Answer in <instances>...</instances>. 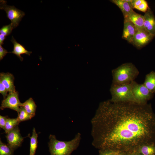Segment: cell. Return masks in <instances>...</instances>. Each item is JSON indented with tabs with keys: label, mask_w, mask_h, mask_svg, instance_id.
<instances>
[{
	"label": "cell",
	"mask_w": 155,
	"mask_h": 155,
	"mask_svg": "<svg viewBox=\"0 0 155 155\" xmlns=\"http://www.w3.org/2000/svg\"><path fill=\"white\" fill-rule=\"evenodd\" d=\"M91 122L92 144L99 150L132 154L155 144V114L147 103L103 102Z\"/></svg>",
	"instance_id": "obj_1"
},
{
	"label": "cell",
	"mask_w": 155,
	"mask_h": 155,
	"mask_svg": "<svg viewBox=\"0 0 155 155\" xmlns=\"http://www.w3.org/2000/svg\"><path fill=\"white\" fill-rule=\"evenodd\" d=\"M48 143L51 155H71L79 145L81 134L78 133L71 140L68 141L58 140L54 135L51 134Z\"/></svg>",
	"instance_id": "obj_2"
},
{
	"label": "cell",
	"mask_w": 155,
	"mask_h": 155,
	"mask_svg": "<svg viewBox=\"0 0 155 155\" xmlns=\"http://www.w3.org/2000/svg\"><path fill=\"white\" fill-rule=\"evenodd\" d=\"M139 72L131 63H123L112 71V84L121 85L129 84L134 81Z\"/></svg>",
	"instance_id": "obj_3"
},
{
	"label": "cell",
	"mask_w": 155,
	"mask_h": 155,
	"mask_svg": "<svg viewBox=\"0 0 155 155\" xmlns=\"http://www.w3.org/2000/svg\"><path fill=\"white\" fill-rule=\"evenodd\" d=\"M131 87V82L121 85L112 84L110 89L112 96L110 100L114 102H136L132 92Z\"/></svg>",
	"instance_id": "obj_4"
},
{
	"label": "cell",
	"mask_w": 155,
	"mask_h": 155,
	"mask_svg": "<svg viewBox=\"0 0 155 155\" xmlns=\"http://www.w3.org/2000/svg\"><path fill=\"white\" fill-rule=\"evenodd\" d=\"M131 90L136 102L146 103L153 96L154 94L150 92L143 84H139L134 81L131 82Z\"/></svg>",
	"instance_id": "obj_5"
},
{
	"label": "cell",
	"mask_w": 155,
	"mask_h": 155,
	"mask_svg": "<svg viewBox=\"0 0 155 155\" xmlns=\"http://www.w3.org/2000/svg\"><path fill=\"white\" fill-rule=\"evenodd\" d=\"M0 2V9L5 11L7 17L11 21V24L13 28L18 26L25 15L24 12L17 9L14 6L7 5L6 1L1 0Z\"/></svg>",
	"instance_id": "obj_6"
},
{
	"label": "cell",
	"mask_w": 155,
	"mask_h": 155,
	"mask_svg": "<svg viewBox=\"0 0 155 155\" xmlns=\"http://www.w3.org/2000/svg\"><path fill=\"white\" fill-rule=\"evenodd\" d=\"M22 104L19 100L17 91L9 92L6 97L2 101L0 109L2 110L9 108L15 111L18 113Z\"/></svg>",
	"instance_id": "obj_7"
},
{
	"label": "cell",
	"mask_w": 155,
	"mask_h": 155,
	"mask_svg": "<svg viewBox=\"0 0 155 155\" xmlns=\"http://www.w3.org/2000/svg\"><path fill=\"white\" fill-rule=\"evenodd\" d=\"M154 37L144 28H137L131 43L140 49L147 45Z\"/></svg>",
	"instance_id": "obj_8"
},
{
	"label": "cell",
	"mask_w": 155,
	"mask_h": 155,
	"mask_svg": "<svg viewBox=\"0 0 155 155\" xmlns=\"http://www.w3.org/2000/svg\"><path fill=\"white\" fill-rule=\"evenodd\" d=\"M6 137L7 144L14 150L21 146L24 138L20 134L18 126L6 133Z\"/></svg>",
	"instance_id": "obj_9"
},
{
	"label": "cell",
	"mask_w": 155,
	"mask_h": 155,
	"mask_svg": "<svg viewBox=\"0 0 155 155\" xmlns=\"http://www.w3.org/2000/svg\"><path fill=\"white\" fill-rule=\"evenodd\" d=\"M144 28L154 36H155V17L149 8L143 16Z\"/></svg>",
	"instance_id": "obj_10"
},
{
	"label": "cell",
	"mask_w": 155,
	"mask_h": 155,
	"mask_svg": "<svg viewBox=\"0 0 155 155\" xmlns=\"http://www.w3.org/2000/svg\"><path fill=\"white\" fill-rule=\"evenodd\" d=\"M137 29L136 27L131 22L124 20L122 38L131 43Z\"/></svg>",
	"instance_id": "obj_11"
},
{
	"label": "cell",
	"mask_w": 155,
	"mask_h": 155,
	"mask_svg": "<svg viewBox=\"0 0 155 155\" xmlns=\"http://www.w3.org/2000/svg\"><path fill=\"white\" fill-rule=\"evenodd\" d=\"M14 77L9 73H1L0 81L5 87L8 92L16 91L14 84Z\"/></svg>",
	"instance_id": "obj_12"
},
{
	"label": "cell",
	"mask_w": 155,
	"mask_h": 155,
	"mask_svg": "<svg viewBox=\"0 0 155 155\" xmlns=\"http://www.w3.org/2000/svg\"><path fill=\"white\" fill-rule=\"evenodd\" d=\"M123 16L124 20L131 22L137 28H144V20L143 16L133 11Z\"/></svg>",
	"instance_id": "obj_13"
},
{
	"label": "cell",
	"mask_w": 155,
	"mask_h": 155,
	"mask_svg": "<svg viewBox=\"0 0 155 155\" xmlns=\"http://www.w3.org/2000/svg\"><path fill=\"white\" fill-rule=\"evenodd\" d=\"M11 41L13 44V51L9 53H12L16 55L21 61H22L23 60V58L21 56V54H25L30 56L32 53L31 51H27L24 46L17 42L13 36L12 37Z\"/></svg>",
	"instance_id": "obj_14"
},
{
	"label": "cell",
	"mask_w": 155,
	"mask_h": 155,
	"mask_svg": "<svg viewBox=\"0 0 155 155\" xmlns=\"http://www.w3.org/2000/svg\"><path fill=\"white\" fill-rule=\"evenodd\" d=\"M111 1L120 8L123 16L134 11L131 4L124 0H113Z\"/></svg>",
	"instance_id": "obj_15"
},
{
	"label": "cell",
	"mask_w": 155,
	"mask_h": 155,
	"mask_svg": "<svg viewBox=\"0 0 155 155\" xmlns=\"http://www.w3.org/2000/svg\"><path fill=\"white\" fill-rule=\"evenodd\" d=\"M143 84L152 93H155V71H152L146 75Z\"/></svg>",
	"instance_id": "obj_16"
},
{
	"label": "cell",
	"mask_w": 155,
	"mask_h": 155,
	"mask_svg": "<svg viewBox=\"0 0 155 155\" xmlns=\"http://www.w3.org/2000/svg\"><path fill=\"white\" fill-rule=\"evenodd\" d=\"M21 106L24 108L32 118L35 116L37 106L32 98L22 103Z\"/></svg>",
	"instance_id": "obj_17"
},
{
	"label": "cell",
	"mask_w": 155,
	"mask_h": 155,
	"mask_svg": "<svg viewBox=\"0 0 155 155\" xmlns=\"http://www.w3.org/2000/svg\"><path fill=\"white\" fill-rule=\"evenodd\" d=\"M132 8L146 13L149 7L147 2L145 0H132L130 3Z\"/></svg>",
	"instance_id": "obj_18"
},
{
	"label": "cell",
	"mask_w": 155,
	"mask_h": 155,
	"mask_svg": "<svg viewBox=\"0 0 155 155\" xmlns=\"http://www.w3.org/2000/svg\"><path fill=\"white\" fill-rule=\"evenodd\" d=\"M38 134L37 133L34 128L33 129L32 135L29 137L30 138V146L29 155H35L37 149L38 141L37 138Z\"/></svg>",
	"instance_id": "obj_19"
},
{
	"label": "cell",
	"mask_w": 155,
	"mask_h": 155,
	"mask_svg": "<svg viewBox=\"0 0 155 155\" xmlns=\"http://www.w3.org/2000/svg\"><path fill=\"white\" fill-rule=\"evenodd\" d=\"M138 151L142 155H155V144L143 145L139 148Z\"/></svg>",
	"instance_id": "obj_20"
},
{
	"label": "cell",
	"mask_w": 155,
	"mask_h": 155,
	"mask_svg": "<svg viewBox=\"0 0 155 155\" xmlns=\"http://www.w3.org/2000/svg\"><path fill=\"white\" fill-rule=\"evenodd\" d=\"M20 122L17 118H8L6 121L5 129V132L6 134L13 129L19 125Z\"/></svg>",
	"instance_id": "obj_21"
},
{
	"label": "cell",
	"mask_w": 155,
	"mask_h": 155,
	"mask_svg": "<svg viewBox=\"0 0 155 155\" xmlns=\"http://www.w3.org/2000/svg\"><path fill=\"white\" fill-rule=\"evenodd\" d=\"M14 150L0 141V155H13Z\"/></svg>",
	"instance_id": "obj_22"
},
{
	"label": "cell",
	"mask_w": 155,
	"mask_h": 155,
	"mask_svg": "<svg viewBox=\"0 0 155 155\" xmlns=\"http://www.w3.org/2000/svg\"><path fill=\"white\" fill-rule=\"evenodd\" d=\"M17 118L19 121L20 122L30 119L32 117L22 106H20L19 112L18 113V116Z\"/></svg>",
	"instance_id": "obj_23"
},
{
	"label": "cell",
	"mask_w": 155,
	"mask_h": 155,
	"mask_svg": "<svg viewBox=\"0 0 155 155\" xmlns=\"http://www.w3.org/2000/svg\"><path fill=\"white\" fill-rule=\"evenodd\" d=\"M13 29L11 24L3 26L0 29V34H1L5 36L10 35Z\"/></svg>",
	"instance_id": "obj_24"
},
{
	"label": "cell",
	"mask_w": 155,
	"mask_h": 155,
	"mask_svg": "<svg viewBox=\"0 0 155 155\" xmlns=\"http://www.w3.org/2000/svg\"><path fill=\"white\" fill-rule=\"evenodd\" d=\"M99 155H122L120 153L111 151L99 150Z\"/></svg>",
	"instance_id": "obj_25"
},
{
	"label": "cell",
	"mask_w": 155,
	"mask_h": 155,
	"mask_svg": "<svg viewBox=\"0 0 155 155\" xmlns=\"http://www.w3.org/2000/svg\"><path fill=\"white\" fill-rule=\"evenodd\" d=\"M7 91L5 86L0 81V93L3 95V99H5L7 96Z\"/></svg>",
	"instance_id": "obj_26"
},
{
	"label": "cell",
	"mask_w": 155,
	"mask_h": 155,
	"mask_svg": "<svg viewBox=\"0 0 155 155\" xmlns=\"http://www.w3.org/2000/svg\"><path fill=\"white\" fill-rule=\"evenodd\" d=\"M7 116L0 115V127L5 130L6 120L8 118Z\"/></svg>",
	"instance_id": "obj_27"
},
{
	"label": "cell",
	"mask_w": 155,
	"mask_h": 155,
	"mask_svg": "<svg viewBox=\"0 0 155 155\" xmlns=\"http://www.w3.org/2000/svg\"><path fill=\"white\" fill-rule=\"evenodd\" d=\"M7 50L3 48L1 45H0V60L3 59L7 53H9Z\"/></svg>",
	"instance_id": "obj_28"
},
{
	"label": "cell",
	"mask_w": 155,
	"mask_h": 155,
	"mask_svg": "<svg viewBox=\"0 0 155 155\" xmlns=\"http://www.w3.org/2000/svg\"><path fill=\"white\" fill-rule=\"evenodd\" d=\"M6 39V36L0 34V45L4 44L3 42Z\"/></svg>",
	"instance_id": "obj_29"
},
{
	"label": "cell",
	"mask_w": 155,
	"mask_h": 155,
	"mask_svg": "<svg viewBox=\"0 0 155 155\" xmlns=\"http://www.w3.org/2000/svg\"><path fill=\"white\" fill-rule=\"evenodd\" d=\"M133 155H142L141 154L139 153H135L133 154Z\"/></svg>",
	"instance_id": "obj_30"
},
{
	"label": "cell",
	"mask_w": 155,
	"mask_h": 155,
	"mask_svg": "<svg viewBox=\"0 0 155 155\" xmlns=\"http://www.w3.org/2000/svg\"><path fill=\"white\" fill-rule=\"evenodd\" d=\"M134 153L124 154H122V155H133V154H134Z\"/></svg>",
	"instance_id": "obj_31"
}]
</instances>
